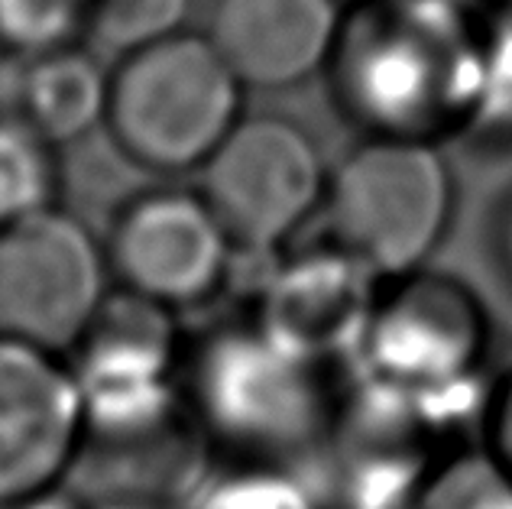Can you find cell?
<instances>
[{"label": "cell", "instance_id": "cell-1", "mask_svg": "<svg viewBox=\"0 0 512 509\" xmlns=\"http://www.w3.org/2000/svg\"><path fill=\"white\" fill-rule=\"evenodd\" d=\"M325 72L363 137L444 143L477 124L483 23L464 0H354Z\"/></svg>", "mask_w": 512, "mask_h": 509}, {"label": "cell", "instance_id": "cell-2", "mask_svg": "<svg viewBox=\"0 0 512 509\" xmlns=\"http://www.w3.org/2000/svg\"><path fill=\"white\" fill-rule=\"evenodd\" d=\"M182 399L195 432L231 461L286 464L338 425L328 364L292 351L260 321H227L182 354Z\"/></svg>", "mask_w": 512, "mask_h": 509}, {"label": "cell", "instance_id": "cell-3", "mask_svg": "<svg viewBox=\"0 0 512 509\" xmlns=\"http://www.w3.org/2000/svg\"><path fill=\"white\" fill-rule=\"evenodd\" d=\"M244 85L208 33H175L120 56L104 124L130 163L201 169L244 117Z\"/></svg>", "mask_w": 512, "mask_h": 509}, {"label": "cell", "instance_id": "cell-4", "mask_svg": "<svg viewBox=\"0 0 512 509\" xmlns=\"http://www.w3.org/2000/svg\"><path fill=\"white\" fill-rule=\"evenodd\" d=\"M331 244L380 279L419 273L448 234L454 176L438 143L363 137L328 176Z\"/></svg>", "mask_w": 512, "mask_h": 509}, {"label": "cell", "instance_id": "cell-5", "mask_svg": "<svg viewBox=\"0 0 512 509\" xmlns=\"http://www.w3.org/2000/svg\"><path fill=\"white\" fill-rule=\"evenodd\" d=\"M185 344L172 328V308L133 292L107 299L75 344L72 373L85 403L88 438L111 448H140L185 412Z\"/></svg>", "mask_w": 512, "mask_h": 509}, {"label": "cell", "instance_id": "cell-6", "mask_svg": "<svg viewBox=\"0 0 512 509\" xmlns=\"http://www.w3.org/2000/svg\"><path fill=\"white\" fill-rule=\"evenodd\" d=\"M487 354L483 305L454 279L412 273L380 292L357 357L367 383L412 399L454 403Z\"/></svg>", "mask_w": 512, "mask_h": 509}, {"label": "cell", "instance_id": "cell-7", "mask_svg": "<svg viewBox=\"0 0 512 509\" xmlns=\"http://www.w3.org/2000/svg\"><path fill=\"white\" fill-rule=\"evenodd\" d=\"M331 169L315 137L282 114L240 117L201 166V195L237 250H276L325 205Z\"/></svg>", "mask_w": 512, "mask_h": 509}, {"label": "cell", "instance_id": "cell-8", "mask_svg": "<svg viewBox=\"0 0 512 509\" xmlns=\"http://www.w3.org/2000/svg\"><path fill=\"white\" fill-rule=\"evenodd\" d=\"M107 247L52 205L0 231V331L65 354L107 302Z\"/></svg>", "mask_w": 512, "mask_h": 509}, {"label": "cell", "instance_id": "cell-9", "mask_svg": "<svg viewBox=\"0 0 512 509\" xmlns=\"http://www.w3.org/2000/svg\"><path fill=\"white\" fill-rule=\"evenodd\" d=\"M85 441L72 364L0 331V509H23L56 490Z\"/></svg>", "mask_w": 512, "mask_h": 509}, {"label": "cell", "instance_id": "cell-10", "mask_svg": "<svg viewBox=\"0 0 512 509\" xmlns=\"http://www.w3.org/2000/svg\"><path fill=\"white\" fill-rule=\"evenodd\" d=\"M234 250L205 195L153 189L117 211L107 263L127 292L175 312L211 299L224 286Z\"/></svg>", "mask_w": 512, "mask_h": 509}, {"label": "cell", "instance_id": "cell-11", "mask_svg": "<svg viewBox=\"0 0 512 509\" xmlns=\"http://www.w3.org/2000/svg\"><path fill=\"white\" fill-rule=\"evenodd\" d=\"M376 299L380 276L338 244H328L276 266L256 321L292 351L331 364L357 354Z\"/></svg>", "mask_w": 512, "mask_h": 509}, {"label": "cell", "instance_id": "cell-12", "mask_svg": "<svg viewBox=\"0 0 512 509\" xmlns=\"http://www.w3.org/2000/svg\"><path fill=\"white\" fill-rule=\"evenodd\" d=\"M344 0H214L208 39L244 88L282 91L325 72Z\"/></svg>", "mask_w": 512, "mask_h": 509}, {"label": "cell", "instance_id": "cell-13", "mask_svg": "<svg viewBox=\"0 0 512 509\" xmlns=\"http://www.w3.org/2000/svg\"><path fill=\"white\" fill-rule=\"evenodd\" d=\"M111 75L78 43L7 56L0 107L23 117L52 146L75 143L104 124Z\"/></svg>", "mask_w": 512, "mask_h": 509}, {"label": "cell", "instance_id": "cell-14", "mask_svg": "<svg viewBox=\"0 0 512 509\" xmlns=\"http://www.w3.org/2000/svg\"><path fill=\"white\" fill-rule=\"evenodd\" d=\"M59 195V159L43 133L0 107V231L52 208Z\"/></svg>", "mask_w": 512, "mask_h": 509}, {"label": "cell", "instance_id": "cell-15", "mask_svg": "<svg viewBox=\"0 0 512 509\" xmlns=\"http://www.w3.org/2000/svg\"><path fill=\"white\" fill-rule=\"evenodd\" d=\"M422 509H512V480L483 445L441 454L428 467Z\"/></svg>", "mask_w": 512, "mask_h": 509}, {"label": "cell", "instance_id": "cell-16", "mask_svg": "<svg viewBox=\"0 0 512 509\" xmlns=\"http://www.w3.org/2000/svg\"><path fill=\"white\" fill-rule=\"evenodd\" d=\"M192 0H88L85 33L98 46L127 56L182 33Z\"/></svg>", "mask_w": 512, "mask_h": 509}, {"label": "cell", "instance_id": "cell-17", "mask_svg": "<svg viewBox=\"0 0 512 509\" xmlns=\"http://www.w3.org/2000/svg\"><path fill=\"white\" fill-rule=\"evenodd\" d=\"M195 509H318L286 464L231 461L198 490Z\"/></svg>", "mask_w": 512, "mask_h": 509}, {"label": "cell", "instance_id": "cell-18", "mask_svg": "<svg viewBox=\"0 0 512 509\" xmlns=\"http://www.w3.org/2000/svg\"><path fill=\"white\" fill-rule=\"evenodd\" d=\"M88 0H0V46L30 56L75 43L85 33Z\"/></svg>", "mask_w": 512, "mask_h": 509}, {"label": "cell", "instance_id": "cell-19", "mask_svg": "<svg viewBox=\"0 0 512 509\" xmlns=\"http://www.w3.org/2000/svg\"><path fill=\"white\" fill-rule=\"evenodd\" d=\"M480 445L512 480V370L487 396V409H483L480 422Z\"/></svg>", "mask_w": 512, "mask_h": 509}, {"label": "cell", "instance_id": "cell-20", "mask_svg": "<svg viewBox=\"0 0 512 509\" xmlns=\"http://www.w3.org/2000/svg\"><path fill=\"white\" fill-rule=\"evenodd\" d=\"M75 509H172V506L166 500L153 497V493H117L111 500H94Z\"/></svg>", "mask_w": 512, "mask_h": 509}, {"label": "cell", "instance_id": "cell-21", "mask_svg": "<svg viewBox=\"0 0 512 509\" xmlns=\"http://www.w3.org/2000/svg\"><path fill=\"white\" fill-rule=\"evenodd\" d=\"M503 263H506V273L512 276V205L503 221Z\"/></svg>", "mask_w": 512, "mask_h": 509}, {"label": "cell", "instance_id": "cell-22", "mask_svg": "<svg viewBox=\"0 0 512 509\" xmlns=\"http://www.w3.org/2000/svg\"><path fill=\"white\" fill-rule=\"evenodd\" d=\"M350 4H354V0H350Z\"/></svg>", "mask_w": 512, "mask_h": 509}, {"label": "cell", "instance_id": "cell-23", "mask_svg": "<svg viewBox=\"0 0 512 509\" xmlns=\"http://www.w3.org/2000/svg\"><path fill=\"white\" fill-rule=\"evenodd\" d=\"M464 4H467V0H464Z\"/></svg>", "mask_w": 512, "mask_h": 509}]
</instances>
